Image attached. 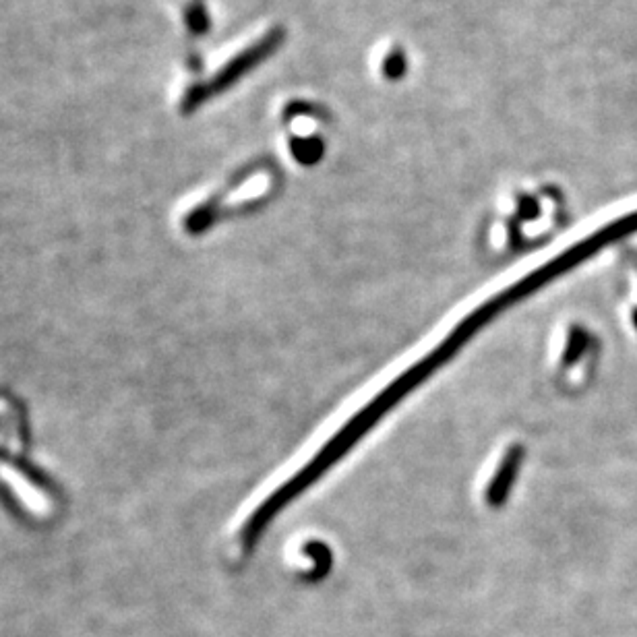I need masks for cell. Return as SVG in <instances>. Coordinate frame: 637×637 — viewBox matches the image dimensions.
<instances>
[{
    "instance_id": "6da1fadb",
    "label": "cell",
    "mask_w": 637,
    "mask_h": 637,
    "mask_svg": "<svg viewBox=\"0 0 637 637\" xmlns=\"http://www.w3.org/2000/svg\"><path fill=\"white\" fill-rule=\"evenodd\" d=\"M0 480L9 484L11 493L32 513L44 515L50 511V501L46 499V495L40 489H36L34 482L27 476L17 472V468L0 462Z\"/></svg>"
},
{
    "instance_id": "7a4b0ae2",
    "label": "cell",
    "mask_w": 637,
    "mask_h": 637,
    "mask_svg": "<svg viewBox=\"0 0 637 637\" xmlns=\"http://www.w3.org/2000/svg\"><path fill=\"white\" fill-rule=\"evenodd\" d=\"M0 410H3V406H0Z\"/></svg>"
}]
</instances>
